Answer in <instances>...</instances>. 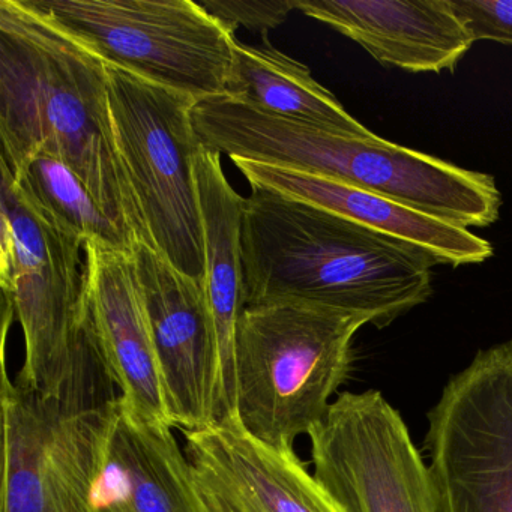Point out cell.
Here are the masks:
<instances>
[{
	"instance_id": "6da1fadb",
	"label": "cell",
	"mask_w": 512,
	"mask_h": 512,
	"mask_svg": "<svg viewBox=\"0 0 512 512\" xmlns=\"http://www.w3.org/2000/svg\"><path fill=\"white\" fill-rule=\"evenodd\" d=\"M0 163L64 161L136 242L154 247L116 145L109 68L26 0L0 2Z\"/></svg>"
},
{
	"instance_id": "7a4b0ae2",
	"label": "cell",
	"mask_w": 512,
	"mask_h": 512,
	"mask_svg": "<svg viewBox=\"0 0 512 512\" xmlns=\"http://www.w3.org/2000/svg\"><path fill=\"white\" fill-rule=\"evenodd\" d=\"M244 304L304 302L382 329L433 295V257L268 188L242 209Z\"/></svg>"
},
{
	"instance_id": "3957f363",
	"label": "cell",
	"mask_w": 512,
	"mask_h": 512,
	"mask_svg": "<svg viewBox=\"0 0 512 512\" xmlns=\"http://www.w3.org/2000/svg\"><path fill=\"white\" fill-rule=\"evenodd\" d=\"M193 124L206 148L233 160L334 179L469 229L499 220L493 176L380 139L346 136L259 112L229 97L200 101Z\"/></svg>"
},
{
	"instance_id": "277c9868",
	"label": "cell",
	"mask_w": 512,
	"mask_h": 512,
	"mask_svg": "<svg viewBox=\"0 0 512 512\" xmlns=\"http://www.w3.org/2000/svg\"><path fill=\"white\" fill-rule=\"evenodd\" d=\"M2 343L0 512H95L121 394L91 322L53 389L11 379Z\"/></svg>"
},
{
	"instance_id": "5b68a950",
	"label": "cell",
	"mask_w": 512,
	"mask_h": 512,
	"mask_svg": "<svg viewBox=\"0 0 512 512\" xmlns=\"http://www.w3.org/2000/svg\"><path fill=\"white\" fill-rule=\"evenodd\" d=\"M367 317L304 302L242 310L235 337V413L245 433L289 451L323 421Z\"/></svg>"
},
{
	"instance_id": "8992f818",
	"label": "cell",
	"mask_w": 512,
	"mask_h": 512,
	"mask_svg": "<svg viewBox=\"0 0 512 512\" xmlns=\"http://www.w3.org/2000/svg\"><path fill=\"white\" fill-rule=\"evenodd\" d=\"M116 145L155 250L205 284V233L196 160V101L109 67Z\"/></svg>"
},
{
	"instance_id": "52a82bcc",
	"label": "cell",
	"mask_w": 512,
	"mask_h": 512,
	"mask_svg": "<svg viewBox=\"0 0 512 512\" xmlns=\"http://www.w3.org/2000/svg\"><path fill=\"white\" fill-rule=\"evenodd\" d=\"M109 67L191 100L226 97L236 38L191 0H26Z\"/></svg>"
},
{
	"instance_id": "ba28073f",
	"label": "cell",
	"mask_w": 512,
	"mask_h": 512,
	"mask_svg": "<svg viewBox=\"0 0 512 512\" xmlns=\"http://www.w3.org/2000/svg\"><path fill=\"white\" fill-rule=\"evenodd\" d=\"M0 283L4 310L25 337L16 379L37 389L64 380L88 319L85 242L35 211L0 164Z\"/></svg>"
},
{
	"instance_id": "9c48e42d",
	"label": "cell",
	"mask_w": 512,
	"mask_h": 512,
	"mask_svg": "<svg viewBox=\"0 0 512 512\" xmlns=\"http://www.w3.org/2000/svg\"><path fill=\"white\" fill-rule=\"evenodd\" d=\"M443 512H512V341L479 350L427 415Z\"/></svg>"
},
{
	"instance_id": "30bf717a",
	"label": "cell",
	"mask_w": 512,
	"mask_h": 512,
	"mask_svg": "<svg viewBox=\"0 0 512 512\" xmlns=\"http://www.w3.org/2000/svg\"><path fill=\"white\" fill-rule=\"evenodd\" d=\"M308 439L314 476L341 512H443L430 466L382 392L338 395Z\"/></svg>"
},
{
	"instance_id": "8fae6325",
	"label": "cell",
	"mask_w": 512,
	"mask_h": 512,
	"mask_svg": "<svg viewBox=\"0 0 512 512\" xmlns=\"http://www.w3.org/2000/svg\"><path fill=\"white\" fill-rule=\"evenodd\" d=\"M131 257L170 421L179 431L212 427L220 421V350L205 284L145 242Z\"/></svg>"
},
{
	"instance_id": "7c38bea8",
	"label": "cell",
	"mask_w": 512,
	"mask_h": 512,
	"mask_svg": "<svg viewBox=\"0 0 512 512\" xmlns=\"http://www.w3.org/2000/svg\"><path fill=\"white\" fill-rule=\"evenodd\" d=\"M88 313L104 361L128 410L152 422L172 424L137 287L131 253L97 242L85 245Z\"/></svg>"
},
{
	"instance_id": "4fadbf2b",
	"label": "cell",
	"mask_w": 512,
	"mask_h": 512,
	"mask_svg": "<svg viewBox=\"0 0 512 512\" xmlns=\"http://www.w3.org/2000/svg\"><path fill=\"white\" fill-rule=\"evenodd\" d=\"M295 10L407 73H452L475 43L448 0H295Z\"/></svg>"
},
{
	"instance_id": "5bb4252c",
	"label": "cell",
	"mask_w": 512,
	"mask_h": 512,
	"mask_svg": "<svg viewBox=\"0 0 512 512\" xmlns=\"http://www.w3.org/2000/svg\"><path fill=\"white\" fill-rule=\"evenodd\" d=\"M181 433L194 472L244 512H341L293 449L259 442L235 418Z\"/></svg>"
},
{
	"instance_id": "9a60e30c",
	"label": "cell",
	"mask_w": 512,
	"mask_h": 512,
	"mask_svg": "<svg viewBox=\"0 0 512 512\" xmlns=\"http://www.w3.org/2000/svg\"><path fill=\"white\" fill-rule=\"evenodd\" d=\"M251 187L268 188L332 214L415 245L437 265H481L493 256L490 242L469 229L424 214L388 197L296 170L256 161L233 160Z\"/></svg>"
},
{
	"instance_id": "2e32d148",
	"label": "cell",
	"mask_w": 512,
	"mask_h": 512,
	"mask_svg": "<svg viewBox=\"0 0 512 512\" xmlns=\"http://www.w3.org/2000/svg\"><path fill=\"white\" fill-rule=\"evenodd\" d=\"M175 430L140 418L119 401L95 512H200Z\"/></svg>"
},
{
	"instance_id": "e0dca14e",
	"label": "cell",
	"mask_w": 512,
	"mask_h": 512,
	"mask_svg": "<svg viewBox=\"0 0 512 512\" xmlns=\"http://www.w3.org/2000/svg\"><path fill=\"white\" fill-rule=\"evenodd\" d=\"M196 179L205 233V289L220 350L218 418L223 421L235 413L236 325L245 307L241 242L245 197L227 181L221 154L205 145L197 155Z\"/></svg>"
},
{
	"instance_id": "ac0fdd59",
	"label": "cell",
	"mask_w": 512,
	"mask_h": 512,
	"mask_svg": "<svg viewBox=\"0 0 512 512\" xmlns=\"http://www.w3.org/2000/svg\"><path fill=\"white\" fill-rule=\"evenodd\" d=\"M226 97L259 112L332 133L361 139L377 136L349 115L304 64L268 43L254 47L236 41Z\"/></svg>"
},
{
	"instance_id": "d6986e66",
	"label": "cell",
	"mask_w": 512,
	"mask_h": 512,
	"mask_svg": "<svg viewBox=\"0 0 512 512\" xmlns=\"http://www.w3.org/2000/svg\"><path fill=\"white\" fill-rule=\"evenodd\" d=\"M10 173L26 202L59 229L85 244L97 242L113 250L133 251V236L104 212L82 179L64 161L37 152Z\"/></svg>"
},
{
	"instance_id": "ffe728a7",
	"label": "cell",
	"mask_w": 512,
	"mask_h": 512,
	"mask_svg": "<svg viewBox=\"0 0 512 512\" xmlns=\"http://www.w3.org/2000/svg\"><path fill=\"white\" fill-rule=\"evenodd\" d=\"M199 4L233 34L236 29L245 28L266 35L271 29L278 28L287 19L290 11L295 10V0H202Z\"/></svg>"
},
{
	"instance_id": "44dd1931",
	"label": "cell",
	"mask_w": 512,
	"mask_h": 512,
	"mask_svg": "<svg viewBox=\"0 0 512 512\" xmlns=\"http://www.w3.org/2000/svg\"><path fill=\"white\" fill-rule=\"evenodd\" d=\"M473 41L512 46V0H448Z\"/></svg>"
},
{
	"instance_id": "7402d4cb",
	"label": "cell",
	"mask_w": 512,
	"mask_h": 512,
	"mask_svg": "<svg viewBox=\"0 0 512 512\" xmlns=\"http://www.w3.org/2000/svg\"><path fill=\"white\" fill-rule=\"evenodd\" d=\"M205 512H244L232 500L224 496L215 497L212 502L206 505Z\"/></svg>"
}]
</instances>
